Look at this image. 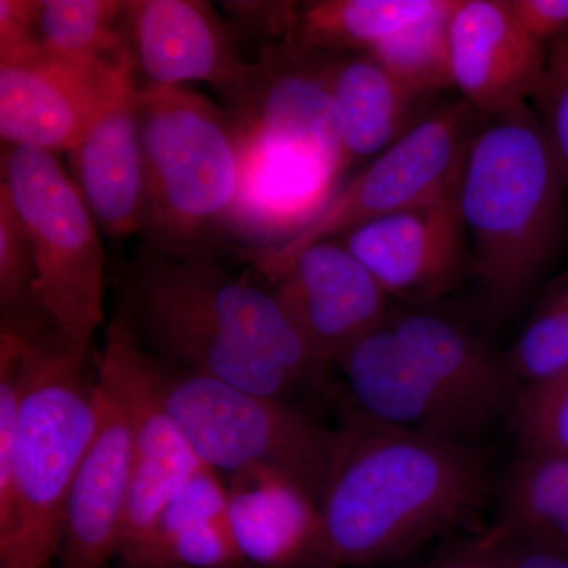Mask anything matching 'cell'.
I'll use <instances>...</instances> for the list:
<instances>
[{
	"label": "cell",
	"instance_id": "cell-1",
	"mask_svg": "<svg viewBox=\"0 0 568 568\" xmlns=\"http://www.w3.org/2000/svg\"><path fill=\"white\" fill-rule=\"evenodd\" d=\"M487 488V463L473 444L345 414L321 496L316 545L298 568L402 558L476 514Z\"/></svg>",
	"mask_w": 568,
	"mask_h": 568
},
{
	"label": "cell",
	"instance_id": "cell-2",
	"mask_svg": "<svg viewBox=\"0 0 568 568\" xmlns=\"http://www.w3.org/2000/svg\"><path fill=\"white\" fill-rule=\"evenodd\" d=\"M222 97L239 163L226 230L244 241L283 244L323 213L347 170L323 52L293 41L272 44Z\"/></svg>",
	"mask_w": 568,
	"mask_h": 568
},
{
	"label": "cell",
	"instance_id": "cell-3",
	"mask_svg": "<svg viewBox=\"0 0 568 568\" xmlns=\"http://www.w3.org/2000/svg\"><path fill=\"white\" fill-rule=\"evenodd\" d=\"M470 272L488 312H517L555 263L568 192L530 104L485 119L458 186Z\"/></svg>",
	"mask_w": 568,
	"mask_h": 568
},
{
	"label": "cell",
	"instance_id": "cell-4",
	"mask_svg": "<svg viewBox=\"0 0 568 568\" xmlns=\"http://www.w3.org/2000/svg\"><path fill=\"white\" fill-rule=\"evenodd\" d=\"M88 353L55 334L37 345L13 462L0 481V568H52L61 558L71 485L102 407Z\"/></svg>",
	"mask_w": 568,
	"mask_h": 568
},
{
	"label": "cell",
	"instance_id": "cell-5",
	"mask_svg": "<svg viewBox=\"0 0 568 568\" xmlns=\"http://www.w3.org/2000/svg\"><path fill=\"white\" fill-rule=\"evenodd\" d=\"M145 160L141 233L151 253L211 260L237 192V144L226 110L185 85L138 89Z\"/></svg>",
	"mask_w": 568,
	"mask_h": 568
},
{
	"label": "cell",
	"instance_id": "cell-6",
	"mask_svg": "<svg viewBox=\"0 0 568 568\" xmlns=\"http://www.w3.org/2000/svg\"><path fill=\"white\" fill-rule=\"evenodd\" d=\"M152 372L164 409L203 465L226 476L245 467H268L321 503L336 432L290 402L183 372L155 357Z\"/></svg>",
	"mask_w": 568,
	"mask_h": 568
},
{
	"label": "cell",
	"instance_id": "cell-7",
	"mask_svg": "<svg viewBox=\"0 0 568 568\" xmlns=\"http://www.w3.org/2000/svg\"><path fill=\"white\" fill-rule=\"evenodd\" d=\"M0 189L28 234L44 313L63 345L88 353L103 324L106 254L77 183L55 153L6 145Z\"/></svg>",
	"mask_w": 568,
	"mask_h": 568
},
{
	"label": "cell",
	"instance_id": "cell-8",
	"mask_svg": "<svg viewBox=\"0 0 568 568\" xmlns=\"http://www.w3.org/2000/svg\"><path fill=\"white\" fill-rule=\"evenodd\" d=\"M484 121L462 97L437 104L405 136L369 160L302 233L246 254L254 272L271 284L295 254L317 242L457 192L470 142Z\"/></svg>",
	"mask_w": 568,
	"mask_h": 568
},
{
	"label": "cell",
	"instance_id": "cell-9",
	"mask_svg": "<svg viewBox=\"0 0 568 568\" xmlns=\"http://www.w3.org/2000/svg\"><path fill=\"white\" fill-rule=\"evenodd\" d=\"M125 294L192 317L233 345L280 366L306 390L335 399L332 368L313 354L274 293L234 278L212 260L149 252L134 265Z\"/></svg>",
	"mask_w": 568,
	"mask_h": 568
},
{
	"label": "cell",
	"instance_id": "cell-10",
	"mask_svg": "<svg viewBox=\"0 0 568 568\" xmlns=\"http://www.w3.org/2000/svg\"><path fill=\"white\" fill-rule=\"evenodd\" d=\"M132 84V50L115 61L58 54L40 41L0 52L3 144L71 152Z\"/></svg>",
	"mask_w": 568,
	"mask_h": 568
},
{
	"label": "cell",
	"instance_id": "cell-11",
	"mask_svg": "<svg viewBox=\"0 0 568 568\" xmlns=\"http://www.w3.org/2000/svg\"><path fill=\"white\" fill-rule=\"evenodd\" d=\"M97 373L121 395L134 435V474L119 556L140 545L164 507L203 466L164 409L151 354L142 349L122 315L108 325Z\"/></svg>",
	"mask_w": 568,
	"mask_h": 568
},
{
	"label": "cell",
	"instance_id": "cell-12",
	"mask_svg": "<svg viewBox=\"0 0 568 568\" xmlns=\"http://www.w3.org/2000/svg\"><path fill=\"white\" fill-rule=\"evenodd\" d=\"M388 297L420 306L439 301L470 271V248L457 192L392 213L338 239Z\"/></svg>",
	"mask_w": 568,
	"mask_h": 568
},
{
	"label": "cell",
	"instance_id": "cell-13",
	"mask_svg": "<svg viewBox=\"0 0 568 568\" xmlns=\"http://www.w3.org/2000/svg\"><path fill=\"white\" fill-rule=\"evenodd\" d=\"M271 284L298 334L328 368L388 317L390 297L338 239L295 254Z\"/></svg>",
	"mask_w": 568,
	"mask_h": 568
},
{
	"label": "cell",
	"instance_id": "cell-14",
	"mask_svg": "<svg viewBox=\"0 0 568 568\" xmlns=\"http://www.w3.org/2000/svg\"><path fill=\"white\" fill-rule=\"evenodd\" d=\"M448 50L455 89L485 119L528 103L548 59L547 44L519 26L507 0H455Z\"/></svg>",
	"mask_w": 568,
	"mask_h": 568
},
{
	"label": "cell",
	"instance_id": "cell-15",
	"mask_svg": "<svg viewBox=\"0 0 568 568\" xmlns=\"http://www.w3.org/2000/svg\"><path fill=\"white\" fill-rule=\"evenodd\" d=\"M99 383V425L71 485L61 568H108L121 549L134 474L133 425L118 390L100 376Z\"/></svg>",
	"mask_w": 568,
	"mask_h": 568
},
{
	"label": "cell",
	"instance_id": "cell-16",
	"mask_svg": "<svg viewBox=\"0 0 568 568\" xmlns=\"http://www.w3.org/2000/svg\"><path fill=\"white\" fill-rule=\"evenodd\" d=\"M123 22L151 80L148 85L204 81L223 95L248 63L239 58L233 36L205 2L134 0L125 2Z\"/></svg>",
	"mask_w": 568,
	"mask_h": 568
},
{
	"label": "cell",
	"instance_id": "cell-17",
	"mask_svg": "<svg viewBox=\"0 0 568 568\" xmlns=\"http://www.w3.org/2000/svg\"><path fill=\"white\" fill-rule=\"evenodd\" d=\"M138 85L103 112L71 151L74 183L97 226L111 237L141 233L145 209V160Z\"/></svg>",
	"mask_w": 568,
	"mask_h": 568
},
{
	"label": "cell",
	"instance_id": "cell-18",
	"mask_svg": "<svg viewBox=\"0 0 568 568\" xmlns=\"http://www.w3.org/2000/svg\"><path fill=\"white\" fill-rule=\"evenodd\" d=\"M119 315L142 349L163 364L283 402L306 390L301 381L280 366L166 306L125 294Z\"/></svg>",
	"mask_w": 568,
	"mask_h": 568
},
{
	"label": "cell",
	"instance_id": "cell-19",
	"mask_svg": "<svg viewBox=\"0 0 568 568\" xmlns=\"http://www.w3.org/2000/svg\"><path fill=\"white\" fill-rule=\"evenodd\" d=\"M227 521L246 564L298 568L315 548L320 504L294 480L253 466L226 477Z\"/></svg>",
	"mask_w": 568,
	"mask_h": 568
},
{
	"label": "cell",
	"instance_id": "cell-20",
	"mask_svg": "<svg viewBox=\"0 0 568 568\" xmlns=\"http://www.w3.org/2000/svg\"><path fill=\"white\" fill-rule=\"evenodd\" d=\"M323 74L342 119L346 168L379 155L435 110L368 52L325 54Z\"/></svg>",
	"mask_w": 568,
	"mask_h": 568
},
{
	"label": "cell",
	"instance_id": "cell-21",
	"mask_svg": "<svg viewBox=\"0 0 568 568\" xmlns=\"http://www.w3.org/2000/svg\"><path fill=\"white\" fill-rule=\"evenodd\" d=\"M387 325L484 432L506 409L515 384L506 361L457 324L433 313L409 312L388 315Z\"/></svg>",
	"mask_w": 568,
	"mask_h": 568
},
{
	"label": "cell",
	"instance_id": "cell-22",
	"mask_svg": "<svg viewBox=\"0 0 568 568\" xmlns=\"http://www.w3.org/2000/svg\"><path fill=\"white\" fill-rule=\"evenodd\" d=\"M452 0H320L294 3L284 41L325 54L369 52L396 33L428 20Z\"/></svg>",
	"mask_w": 568,
	"mask_h": 568
},
{
	"label": "cell",
	"instance_id": "cell-23",
	"mask_svg": "<svg viewBox=\"0 0 568 568\" xmlns=\"http://www.w3.org/2000/svg\"><path fill=\"white\" fill-rule=\"evenodd\" d=\"M496 528L568 555V458L521 455L507 478Z\"/></svg>",
	"mask_w": 568,
	"mask_h": 568
},
{
	"label": "cell",
	"instance_id": "cell-24",
	"mask_svg": "<svg viewBox=\"0 0 568 568\" xmlns=\"http://www.w3.org/2000/svg\"><path fill=\"white\" fill-rule=\"evenodd\" d=\"M125 2L119 0H41L37 37L41 47L73 58H122L129 37L119 28Z\"/></svg>",
	"mask_w": 568,
	"mask_h": 568
},
{
	"label": "cell",
	"instance_id": "cell-25",
	"mask_svg": "<svg viewBox=\"0 0 568 568\" xmlns=\"http://www.w3.org/2000/svg\"><path fill=\"white\" fill-rule=\"evenodd\" d=\"M450 6L435 17L396 33L368 52L410 91L436 100L440 92L455 89L448 50Z\"/></svg>",
	"mask_w": 568,
	"mask_h": 568
},
{
	"label": "cell",
	"instance_id": "cell-26",
	"mask_svg": "<svg viewBox=\"0 0 568 568\" xmlns=\"http://www.w3.org/2000/svg\"><path fill=\"white\" fill-rule=\"evenodd\" d=\"M515 383H544L568 368V268L541 295L504 358Z\"/></svg>",
	"mask_w": 568,
	"mask_h": 568
},
{
	"label": "cell",
	"instance_id": "cell-27",
	"mask_svg": "<svg viewBox=\"0 0 568 568\" xmlns=\"http://www.w3.org/2000/svg\"><path fill=\"white\" fill-rule=\"evenodd\" d=\"M0 308L2 320L54 328L41 305L28 234L3 189H0Z\"/></svg>",
	"mask_w": 568,
	"mask_h": 568
},
{
	"label": "cell",
	"instance_id": "cell-28",
	"mask_svg": "<svg viewBox=\"0 0 568 568\" xmlns=\"http://www.w3.org/2000/svg\"><path fill=\"white\" fill-rule=\"evenodd\" d=\"M514 428L521 455L568 458V368L519 392Z\"/></svg>",
	"mask_w": 568,
	"mask_h": 568
},
{
	"label": "cell",
	"instance_id": "cell-29",
	"mask_svg": "<svg viewBox=\"0 0 568 568\" xmlns=\"http://www.w3.org/2000/svg\"><path fill=\"white\" fill-rule=\"evenodd\" d=\"M530 102L568 192V36L549 44L544 77Z\"/></svg>",
	"mask_w": 568,
	"mask_h": 568
},
{
	"label": "cell",
	"instance_id": "cell-30",
	"mask_svg": "<svg viewBox=\"0 0 568 568\" xmlns=\"http://www.w3.org/2000/svg\"><path fill=\"white\" fill-rule=\"evenodd\" d=\"M480 538L503 568H568L567 552L521 534L495 526Z\"/></svg>",
	"mask_w": 568,
	"mask_h": 568
},
{
	"label": "cell",
	"instance_id": "cell-31",
	"mask_svg": "<svg viewBox=\"0 0 568 568\" xmlns=\"http://www.w3.org/2000/svg\"><path fill=\"white\" fill-rule=\"evenodd\" d=\"M523 29L540 43H555L568 36V0H507Z\"/></svg>",
	"mask_w": 568,
	"mask_h": 568
},
{
	"label": "cell",
	"instance_id": "cell-32",
	"mask_svg": "<svg viewBox=\"0 0 568 568\" xmlns=\"http://www.w3.org/2000/svg\"><path fill=\"white\" fill-rule=\"evenodd\" d=\"M39 2L0 0V52L20 50L37 43Z\"/></svg>",
	"mask_w": 568,
	"mask_h": 568
},
{
	"label": "cell",
	"instance_id": "cell-33",
	"mask_svg": "<svg viewBox=\"0 0 568 568\" xmlns=\"http://www.w3.org/2000/svg\"><path fill=\"white\" fill-rule=\"evenodd\" d=\"M420 568H503L481 538L448 549Z\"/></svg>",
	"mask_w": 568,
	"mask_h": 568
},
{
	"label": "cell",
	"instance_id": "cell-34",
	"mask_svg": "<svg viewBox=\"0 0 568 568\" xmlns=\"http://www.w3.org/2000/svg\"><path fill=\"white\" fill-rule=\"evenodd\" d=\"M223 568H257V567L252 566V564L242 562V564H235V566L223 567Z\"/></svg>",
	"mask_w": 568,
	"mask_h": 568
}]
</instances>
